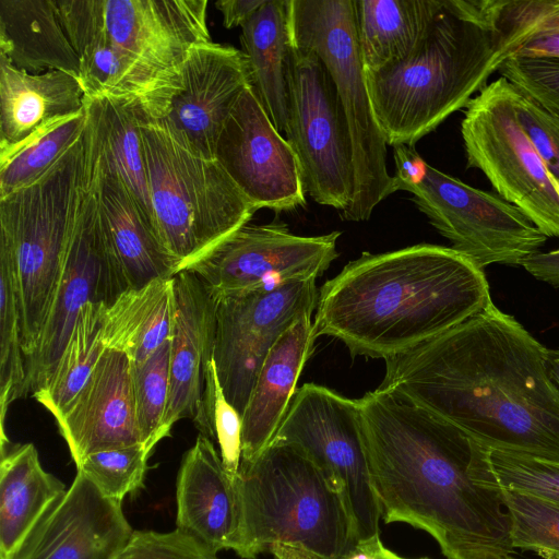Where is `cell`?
Masks as SVG:
<instances>
[{"mask_svg":"<svg viewBox=\"0 0 559 559\" xmlns=\"http://www.w3.org/2000/svg\"><path fill=\"white\" fill-rule=\"evenodd\" d=\"M548 353L491 301L447 332L385 360L389 388L488 449L559 463V388Z\"/></svg>","mask_w":559,"mask_h":559,"instance_id":"obj_1","label":"cell"},{"mask_svg":"<svg viewBox=\"0 0 559 559\" xmlns=\"http://www.w3.org/2000/svg\"><path fill=\"white\" fill-rule=\"evenodd\" d=\"M359 403L385 523L427 532L448 559L480 546L512 552L511 519L498 491L472 477L485 445L389 388Z\"/></svg>","mask_w":559,"mask_h":559,"instance_id":"obj_2","label":"cell"},{"mask_svg":"<svg viewBox=\"0 0 559 559\" xmlns=\"http://www.w3.org/2000/svg\"><path fill=\"white\" fill-rule=\"evenodd\" d=\"M491 301L484 269L452 247L365 252L320 288L313 335L340 340L353 357L388 360Z\"/></svg>","mask_w":559,"mask_h":559,"instance_id":"obj_3","label":"cell"},{"mask_svg":"<svg viewBox=\"0 0 559 559\" xmlns=\"http://www.w3.org/2000/svg\"><path fill=\"white\" fill-rule=\"evenodd\" d=\"M501 63L486 0H442L409 55L365 72L372 112L386 144L414 146L465 108Z\"/></svg>","mask_w":559,"mask_h":559,"instance_id":"obj_4","label":"cell"},{"mask_svg":"<svg viewBox=\"0 0 559 559\" xmlns=\"http://www.w3.org/2000/svg\"><path fill=\"white\" fill-rule=\"evenodd\" d=\"M236 487L240 528L234 551L242 558L288 544L338 559L355 543L338 489L294 444L272 442L254 461L240 463Z\"/></svg>","mask_w":559,"mask_h":559,"instance_id":"obj_5","label":"cell"},{"mask_svg":"<svg viewBox=\"0 0 559 559\" xmlns=\"http://www.w3.org/2000/svg\"><path fill=\"white\" fill-rule=\"evenodd\" d=\"M140 130L154 230L180 272L248 224L257 209L216 158L197 153L142 108Z\"/></svg>","mask_w":559,"mask_h":559,"instance_id":"obj_6","label":"cell"},{"mask_svg":"<svg viewBox=\"0 0 559 559\" xmlns=\"http://www.w3.org/2000/svg\"><path fill=\"white\" fill-rule=\"evenodd\" d=\"M84 132L40 178L0 198V251L13 270L25 358L36 349L59 281L83 175Z\"/></svg>","mask_w":559,"mask_h":559,"instance_id":"obj_7","label":"cell"},{"mask_svg":"<svg viewBox=\"0 0 559 559\" xmlns=\"http://www.w3.org/2000/svg\"><path fill=\"white\" fill-rule=\"evenodd\" d=\"M293 44L325 66L347 129L353 192L342 219L364 222L393 192L386 141L371 108L357 39L354 0H289Z\"/></svg>","mask_w":559,"mask_h":559,"instance_id":"obj_8","label":"cell"},{"mask_svg":"<svg viewBox=\"0 0 559 559\" xmlns=\"http://www.w3.org/2000/svg\"><path fill=\"white\" fill-rule=\"evenodd\" d=\"M84 168L57 288L34 354L25 358L21 397L41 390L69 340L81 308L110 305L124 292L103 234L97 197V151L93 122L85 126Z\"/></svg>","mask_w":559,"mask_h":559,"instance_id":"obj_9","label":"cell"},{"mask_svg":"<svg viewBox=\"0 0 559 559\" xmlns=\"http://www.w3.org/2000/svg\"><path fill=\"white\" fill-rule=\"evenodd\" d=\"M272 442L300 448L338 489L355 543L379 535L382 518L374 492L359 400L325 386L297 389Z\"/></svg>","mask_w":559,"mask_h":559,"instance_id":"obj_10","label":"cell"},{"mask_svg":"<svg viewBox=\"0 0 559 559\" xmlns=\"http://www.w3.org/2000/svg\"><path fill=\"white\" fill-rule=\"evenodd\" d=\"M511 91L500 76L465 107L461 134L467 167L479 169L497 194L547 237H559V193L515 117Z\"/></svg>","mask_w":559,"mask_h":559,"instance_id":"obj_11","label":"cell"},{"mask_svg":"<svg viewBox=\"0 0 559 559\" xmlns=\"http://www.w3.org/2000/svg\"><path fill=\"white\" fill-rule=\"evenodd\" d=\"M396 191L412 194L411 200L452 248L483 269L520 265L547 239L523 212L497 193L474 188L428 163L415 180L393 183Z\"/></svg>","mask_w":559,"mask_h":559,"instance_id":"obj_12","label":"cell"},{"mask_svg":"<svg viewBox=\"0 0 559 559\" xmlns=\"http://www.w3.org/2000/svg\"><path fill=\"white\" fill-rule=\"evenodd\" d=\"M206 0H57L67 33L97 38L167 75L194 47L212 41Z\"/></svg>","mask_w":559,"mask_h":559,"instance_id":"obj_13","label":"cell"},{"mask_svg":"<svg viewBox=\"0 0 559 559\" xmlns=\"http://www.w3.org/2000/svg\"><path fill=\"white\" fill-rule=\"evenodd\" d=\"M316 278L225 294L216 302L214 361L226 400L242 417L274 344L316 310Z\"/></svg>","mask_w":559,"mask_h":559,"instance_id":"obj_14","label":"cell"},{"mask_svg":"<svg viewBox=\"0 0 559 559\" xmlns=\"http://www.w3.org/2000/svg\"><path fill=\"white\" fill-rule=\"evenodd\" d=\"M284 134L297 156L305 193L344 212L352 198L353 168L335 87L320 58L295 46Z\"/></svg>","mask_w":559,"mask_h":559,"instance_id":"obj_15","label":"cell"},{"mask_svg":"<svg viewBox=\"0 0 559 559\" xmlns=\"http://www.w3.org/2000/svg\"><path fill=\"white\" fill-rule=\"evenodd\" d=\"M340 236L341 231L299 236L283 223H248L187 270L197 275L213 298L317 278L338 255Z\"/></svg>","mask_w":559,"mask_h":559,"instance_id":"obj_16","label":"cell"},{"mask_svg":"<svg viewBox=\"0 0 559 559\" xmlns=\"http://www.w3.org/2000/svg\"><path fill=\"white\" fill-rule=\"evenodd\" d=\"M215 158L257 210L281 212L306 203L297 156L251 85L224 124Z\"/></svg>","mask_w":559,"mask_h":559,"instance_id":"obj_17","label":"cell"},{"mask_svg":"<svg viewBox=\"0 0 559 559\" xmlns=\"http://www.w3.org/2000/svg\"><path fill=\"white\" fill-rule=\"evenodd\" d=\"M180 76L162 120L197 153L215 158L224 124L251 85L246 56L233 46L209 41L191 49Z\"/></svg>","mask_w":559,"mask_h":559,"instance_id":"obj_18","label":"cell"},{"mask_svg":"<svg viewBox=\"0 0 559 559\" xmlns=\"http://www.w3.org/2000/svg\"><path fill=\"white\" fill-rule=\"evenodd\" d=\"M132 533L122 503L104 496L78 471L14 559H116Z\"/></svg>","mask_w":559,"mask_h":559,"instance_id":"obj_19","label":"cell"},{"mask_svg":"<svg viewBox=\"0 0 559 559\" xmlns=\"http://www.w3.org/2000/svg\"><path fill=\"white\" fill-rule=\"evenodd\" d=\"M56 421L76 466L91 453L142 444L129 357L106 349L83 389Z\"/></svg>","mask_w":559,"mask_h":559,"instance_id":"obj_20","label":"cell"},{"mask_svg":"<svg viewBox=\"0 0 559 559\" xmlns=\"http://www.w3.org/2000/svg\"><path fill=\"white\" fill-rule=\"evenodd\" d=\"M96 140L97 197L103 234L112 266L124 290L140 288L178 273L174 260L159 243L151 224L109 164L96 122L94 107L86 99Z\"/></svg>","mask_w":559,"mask_h":559,"instance_id":"obj_21","label":"cell"},{"mask_svg":"<svg viewBox=\"0 0 559 559\" xmlns=\"http://www.w3.org/2000/svg\"><path fill=\"white\" fill-rule=\"evenodd\" d=\"M174 320L170 336V389L163 433L182 418L193 419L202 400L205 369L214 355L216 302L188 270L173 277Z\"/></svg>","mask_w":559,"mask_h":559,"instance_id":"obj_22","label":"cell"},{"mask_svg":"<svg viewBox=\"0 0 559 559\" xmlns=\"http://www.w3.org/2000/svg\"><path fill=\"white\" fill-rule=\"evenodd\" d=\"M176 501L177 530L214 555L235 550L240 528L236 481L227 474L213 441L202 435L182 457Z\"/></svg>","mask_w":559,"mask_h":559,"instance_id":"obj_23","label":"cell"},{"mask_svg":"<svg viewBox=\"0 0 559 559\" xmlns=\"http://www.w3.org/2000/svg\"><path fill=\"white\" fill-rule=\"evenodd\" d=\"M80 80L63 71L29 74L0 58V162L85 108Z\"/></svg>","mask_w":559,"mask_h":559,"instance_id":"obj_24","label":"cell"},{"mask_svg":"<svg viewBox=\"0 0 559 559\" xmlns=\"http://www.w3.org/2000/svg\"><path fill=\"white\" fill-rule=\"evenodd\" d=\"M312 313L296 321L269 352L242 415L241 463L254 461L274 440L314 343Z\"/></svg>","mask_w":559,"mask_h":559,"instance_id":"obj_25","label":"cell"},{"mask_svg":"<svg viewBox=\"0 0 559 559\" xmlns=\"http://www.w3.org/2000/svg\"><path fill=\"white\" fill-rule=\"evenodd\" d=\"M0 58L29 74L63 71L80 79L57 0H0Z\"/></svg>","mask_w":559,"mask_h":559,"instance_id":"obj_26","label":"cell"},{"mask_svg":"<svg viewBox=\"0 0 559 559\" xmlns=\"http://www.w3.org/2000/svg\"><path fill=\"white\" fill-rule=\"evenodd\" d=\"M240 43L251 86L275 128L285 133L294 57L289 0H265L241 26Z\"/></svg>","mask_w":559,"mask_h":559,"instance_id":"obj_27","label":"cell"},{"mask_svg":"<svg viewBox=\"0 0 559 559\" xmlns=\"http://www.w3.org/2000/svg\"><path fill=\"white\" fill-rule=\"evenodd\" d=\"M67 490L43 468L34 444L1 445L0 559H14L39 520Z\"/></svg>","mask_w":559,"mask_h":559,"instance_id":"obj_28","label":"cell"},{"mask_svg":"<svg viewBox=\"0 0 559 559\" xmlns=\"http://www.w3.org/2000/svg\"><path fill=\"white\" fill-rule=\"evenodd\" d=\"M99 310L105 348L126 354L131 366H141L171 336L173 277L127 289L110 305L99 304Z\"/></svg>","mask_w":559,"mask_h":559,"instance_id":"obj_29","label":"cell"},{"mask_svg":"<svg viewBox=\"0 0 559 559\" xmlns=\"http://www.w3.org/2000/svg\"><path fill=\"white\" fill-rule=\"evenodd\" d=\"M442 5V0H354L365 72L397 62L412 52Z\"/></svg>","mask_w":559,"mask_h":559,"instance_id":"obj_30","label":"cell"},{"mask_svg":"<svg viewBox=\"0 0 559 559\" xmlns=\"http://www.w3.org/2000/svg\"><path fill=\"white\" fill-rule=\"evenodd\" d=\"M91 100L105 155L154 230L153 209L140 130L141 107L136 103L112 98Z\"/></svg>","mask_w":559,"mask_h":559,"instance_id":"obj_31","label":"cell"},{"mask_svg":"<svg viewBox=\"0 0 559 559\" xmlns=\"http://www.w3.org/2000/svg\"><path fill=\"white\" fill-rule=\"evenodd\" d=\"M486 4L501 62L513 57L559 59V0H486Z\"/></svg>","mask_w":559,"mask_h":559,"instance_id":"obj_32","label":"cell"},{"mask_svg":"<svg viewBox=\"0 0 559 559\" xmlns=\"http://www.w3.org/2000/svg\"><path fill=\"white\" fill-rule=\"evenodd\" d=\"M105 350L99 304L88 302L81 308L48 382L32 396L57 419L83 389Z\"/></svg>","mask_w":559,"mask_h":559,"instance_id":"obj_33","label":"cell"},{"mask_svg":"<svg viewBox=\"0 0 559 559\" xmlns=\"http://www.w3.org/2000/svg\"><path fill=\"white\" fill-rule=\"evenodd\" d=\"M473 479L487 488L521 491L559 506V463L486 448Z\"/></svg>","mask_w":559,"mask_h":559,"instance_id":"obj_34","label":"cell"},{"mask_svg":"<svg viewBox=\"0 0 559 559\" xmlns=\"http://www.w3.org/2000/svg\"><path fill=\"white\" fill-rule=\"evenodd\" d=\"M26 379L19 297L8 255L0 251V418L1 444L9 442L4 418L9 405L21 399Z\"/></svg>","mask_w":559,"mask_h":559,"instance_id":"obj_35","label":"cell"},{"mask_svg":"<svg viewBox=\"0 0 559 559\" xmlns=\"http://www.w3.org/2000/svg\"><path fill=\"white\" fill-rule=\"evenodd\" d=\"M85 126L86 107L53 124L15 154L1 160L0 198L40 178L75 144Z\"/></svg>","mask_w":559,"mask_h":559,"instance_id":"obj_36","label":"cell"},{"mask_svg":"<svg viewBox=\"0 0 559 559\" xmlns=\"http://www.w3.org/2000/svg\"><path fill=\"white\" fill-rule=\"evenodd\" d=\"M192 420L200 435L217 442L223 465L236 481L242 455V417L224 395L214 358L206 365L202 400Z\"/></svg>","mask_w":559,"mask_h":559,"instance_id":"obj_37","label":"cell"},{"mask_svg":"<svg viewBox=\"0 0 559 559\" xmlns=\"http://www.w3.org/2000/svg\"><path fill=\"white\" fill-rule=\"evenodd\" d=\"M492 489L510 515L512 548L559 559V506L521 491Z\"/></svg>","mask_w":559,"mask_h":559,"instance_id":"obj_38","label":"cell"},{"mask_svg":"<svg viewBox=\"0 0 559 559\" xmlns=\"http://www.w3.org/2000/svg\"><path fill=\"white\" fill-rule=\"evenodd\" d=\"M131 376L141 442L152 452L165 438L163 423L170 389V338L143 365L131 366Z\"/></svg>","mask_w":559,"mask_h":559,"instance_id":"obj_39","label":"cell"},{"mask_svg":"<svg viewBox=\"0 0 559 559\" xmlns=\"http://www.w3.org/2000/svg\"><path fill=\"white\" fill-rule=\"evenodd\" d=\"M151 451L143 444L114 448L85 456L76 466L107 498L121 502L144 481Z\"/></svg>","mask_w":559,"mask_h":559,"instance_id":"obj_40","label":"cell"},{"mask_svg":"<svg viewBox=\"0 0 559 559\" xmlns=\"http://www.w3.org/2000/svg\"><path fill=\"white\" fill-rule=\"evenodd\" d=\"M515 117L547 168L559 193V116L512 85Z\"/></svg>","mask_w":559,"mask_h":559,"instance_id":"obj_41","label":"cell"},{"mask_svg":"<svg viewBox=\"0 0 559 559\" xmlns=\"http://www.w3.org/2000/svg\"><path fill=\"white\" fill-rule=\"evenodd\" d=\"M498 71L519 91L559 116V59L513 57L506 59Z\"/></svg>","mask_w":559,"mask_h":559,"instance_id":"obj_42","label":"cell"},{"mask_svg":"<svg viewBox=\"0 0 559 559\" xmlns=\"http://www.w3.org/2000/svg\"><path fill=\"white\" fill-rule=\"evenodd\" d=\"M116 559H217L191 536L175 530L168 533L133 531Z\"/></svg>","mask_w":559,"mask_h":559,"instance_id":"obj_43","label":"cell"},{"mask_svg":"<svg viewBox=\"0 0 559 559\" xmlns=\"http://www.w3.org/2000/svg\"><path fill=\"white\" fill-rule=\"evenodd\" d=\"M520 265L538 281L559 287V250L537 251L524 259Z\"/></svg>","mask_w":559,"mask_h":559,"instance_id":"obj_44","label":"cell"},{"mask_svg":"<svg viewBox=\"0 0 559 559\" xmlns=\"http://www.w3.org/2000/svg\"><path fill=\"white\" fill-rule=\"evenodd\" d=\"M265 0H218L215 7L222 13L226 28L242 26L263 4Z\"/></svg>","mask_w":559,"mask_h":559,"instance_id":"obj_45","label":"cell"},{"mask_svg":"<svg viewBox=\"0 0 559 559\" xmlns=\"http://www.w3.org/2000/svg\"><path fill=\"white\" fill-rule=\"evenodd\" d=\"M338 559H407L401 557L388 549L381 542L379 535L367 539L358 540L338 558ZM428 559V558H419Z\"/></svg>","mask_w":559,"mask_h":559,"instance_id":"obj_46","label":"cell"},{"mask_svg":"<svg viewBox=\"0 0 559 559\" xmlns=\"http://www.w3.org/2000/svg\"><path fill=\"white\" fill-rule=\"evenodd\" d=\"M269 551L276 559H323L306 548L288 544H273Z\"/></svg>","mask_w":559,"mask_h":559,"instance_id":"obj_47","label":"cell"},{"mask_svg":"<svg viewBox=\"0 0 559 559\" xmlns=\"http://www.w3.org/2000/svg\"><path fill=\"white\" fill-rule=\"evenodd\" d=\"M457 559H516L511 552L480 546L463 551Z\"/></svg>","mask_w":559,"mask_h":559,"instance_id":"obj_48","label":"cell"},{"mask_svg":"<svg viewBox=\"0 0 559 559\" xmlns=\"http://www.w3.org/2000/svg\"><path fill=\"white\" fill-rule=\"evenodd\" d=\"M549 373L552 381L559 388V347L549 349L548 353Z\"/></svg>","mask_w":559,"mask_h":559,"instance_id":"obj_49","label":"cell"},{"mask_svg":"<svg viewBox=\"0 0 559 559\" xmlns=\"http://www.w3.org/2000/svg\"><path fill=\"white\" fill-rule=\"evenodd\" d=\"M559 250V249H558Z\"/></svg>","mask_w":559,"mask_h":559,"instance_id":"obj_50","label":"cell"}]
</instances>
